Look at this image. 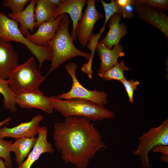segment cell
Wrapping results in <instances>:
<instances>
[{"label": "cell", "instance_id": "1", "mask_svg": "<svg viewBox=\"0 0 168 168\" xmlns=\"http://www.w3.org/2000/svg\"><path fill=\"white\" fill-rule=\"evenodd\" d=\"M54 125V144L65 163L77 168H86L90 160L106 146L89 119L71 116Z\"/></svg>", "mask_w": 168, "mask_h": 168}, {"label": "cell", "instance_id": "2", "mask_svg": "<svg viewBox=\"0 0 168 168\" xmlns=\"http://www.w3.org/2000/svg\"><path fill=\"white\" fill-rule=\"evenodd\" d=\"M70 22L68 15L64 14L55 35L49 45L52 52V58L50 68L46 77L63 63L75 57L82 56L88 61L91 57V53L80 50L74 45L69 31Z\"/></svg>", "mask_w": 168, "mask_h": 168}, {"label": "cell", "instance_id": "3", "mask_svg": "<svg viewBox=\"0 0 168 168\" xmlns=\"http://www.w3.org/2000/svg\"><path fill=\"white\" fill-rule=\"evenodd\" d=\"M54 109L65 118L77 116L84 117L90 120L100 121L114 118L115 114L112 110L84 99L72 98L58 99L49 97Z\"/></svg>", "mask_w": 168, "mask_h": 168}, {"label": "cell", "instance_id": "4", "mask_svg": "<svg viewBox=\"0 0 168 168\" xmlns=\"http://www.w3.org/2000/svg\"><path fill=\"white\" fill-rule=\"evenodd\" d=\"M18 22L0 11V40L9 42L14 41L25 45L37 59L39 69L46 60L51 62L52 53L50 47L36 45L30 41L20 31Z\"/></svg>", "mask_w": 168, "mask_h": 168}, {"label": "cell", "instance_id": "5", "mask_svg": "<svg viewBox=\"0 0 168 168\" xmlns=\"http://www.w3.org/2000/svg\"><path fill=\"white\" fill-rule=\"evenodd\" d=\"M46 77L40 74L34 58L31 57L22 64L17 65L7 80L10 88L16 94L39 89Z\"/></svg>", "mask_w": 168, "mask_h": 168}, {"label": "cell", "instance_id": "6", "mask_svg": "<svg viewBox=\"0 0 168 168\" xmlns=\"http://www.w3.org/2000/svg\"><path fill=\"white\" fill-rule=\"evenodd\" d=\"M137 150L132 154L140 157L142 165L145 168H151L148 153L153 148L160 145H168V119L163 121L159 126L152 128L139 137Z\"/></svg>", "mask_w": 168, "mask_h": 168}, {"label": "cell", "instance_id": "7", "mask_svg": "<svg viewBox=\"0 0 168 168\" xmlns=\"http://www.w3.org/2000/svg\"><path fill=\"white\" fill-rule=\"evenodd\" d=\"M77 67L76 63L72 62H69L65 66V69L72 80V85L70 90L66 93L51 96L58 99L78 98L87 100L98 105H104L106 104L108 95L106 91H99L96 89L93 90H88L79 82L75 74V70Z\"/></svg>", "mask_w": 168, "mask_h": 168}, {"label": "cell", "instance_id": "8", "mask_svg": "<svg viewBox=\"0 0 168 168\" xmlns=\"http://www.w3.org/2000/svg\"><path fill=\"white\" fill-rule=\"evenodd\" d=\"M96 0H87V6L82 13L76 28L77 39L84 47L93 34L94 25L103 16L96 9Z\"/></svg>", "mask_w": 168, "mask_h": 168}, {"label": "cell", "instance_id": "9", "mask_svg": "<svg viewBox=\"0 0 168 168\" xmlns=\"http://www.w3.org/2000/svg\"><path fill=\"white\" fill-rule=\"evenodd\" d=\"M15 102L21 108H35L49 114L52 113L54 109L49 97L39 89L16 94Z\"/></svg>", "mask_w": 168, "mask_h": 168}, {"label": "cell", "instance_id": "10", "mask_svg": "<svg viewBox=\"0 0 168 168\" xmlns=\"http://www.w3.org/2000/svg\"><path fill=\"white\" fill-rule=\"evenodd\" d=\"M43 116L38 114L32 117L30 121L22 122L16 126L10 128L4 126L0 128V139L12 138L15 139L35 137L40 128V123Z\"/></svg>", "mask_w": 168, "mask_h": 168}, {"label": "cell", "instance_id": "11", "mask_svg": "<svg viewBox=\"0 0 168 168\" xmlns=\"http://www.w3.org/2000/svg\"><path fill=\"white\" fill-rule=\"evenodd\" d=\"M137 16L162 32L168 38V17L162 12L148 6H135Z\"/></svg>", "mask_w": 168, "mask_h": 168}, {"label": "cell", "instance_id": "12", "mask_svg": "<svg viewBox=\"0 0 168 168\" xmlns=\"http://www.w3.org/2000/svg\"><path fill=\"white\" fill-rule=\"evenodd\" d=\"M62 14L55 19L44 21L38 26L35 33L26 37L34 44L41 46H49L54 38L58 27L63 16Z\"/></svg>", "mask_w": 168, "mask_h": 168}, {"label": "cell", "instance_id": "13", "mask_svg": "<svg viewBox=\"0 0 168 168\" xmlns=\"http://www.w3.org/2000/svg\"><path fill=\"white\" fill-rule=\"evenodd\" d=\"M123 50L122 46L119 44L114 46L113 49H110L105 44L98 42L95 48L100 63L97 74H103L118 63V58L125 55Z\"/></svg>", "mask_w": 168, "mask_h": 168}, {"label": "cell", "instance_id": "14", "mask_svg": "<svg viewBox=\"0 0 168 168\" xmlns=\"http://www.w3.org/2000/svg\"><path fill=\"white\" fill-rule=\"evenodd\" d=\"M47 130L46 126L40 127L38 133L36 142L26 160L16 168H31L32 165L45 153H52L54 149L47 140Z\"/></svg>", "mask_w": 168, "mask_h": 168}, {"label": "cell", "instance_id": "15", "mask_svg": "<svg viewBox=\"0 0 168 168\" xmlns=\"http://www.w3.org/2000/svg\"><path fill=\"white\" fill-rule=\"evenodd\" d=\"M87 2V0H63L54 11V19L62 14L66 13L69 14L72 22L71 35L73 41L77 39L75 32L76 26L82 14L83 8Z\"/></svg>", "mask_w": 168, "mask_h": 168}, {"label": "cell", "instance_id": "16", "mask_svg": "<svg viewBox=\"0 0 168 168\" xmlns=\"http://www.w3.org/2000/svg\"><path fill=\"white\" fill-rule=\"evenodd\" d=\"M18 54L10 43L0 40V77L7 79L17 65Z\"/></svg>", "mask_w": 168, "mask_h": 168}, {"label": "cell", "instance_id": "17", "mask_svg": "<svg viewBox=\"0 0 168 168\" xmlns=\"http://www.w3.org/2000/svg\"><path fill=\"white\" fill-rule=\"evenodd\" d=\"M36 0H31L27 7L22 11L16 13H8V16L20 24L19 30L24 36L30 34L28 30L33 34L36 27L35 8Z\"/></svg>", "mask_w": 168, "mask_h": 168}, {"label": "cell", "instance_id": "18", "mask_svg": "<svg viewBox=\"0 0 168 168\" xmlns=\"http://www.w3.org/2000/svg\"><path fill=\"white\" fill-rule=\"evenodd\" d=\"M121 16L118 14L112 16L108 25L109 30L105 37L100 42L109 49L119 44L121 39L127 33V27L125 23L121 22Z\"/></svg>", "mask_w": 168, "mask_h": 168}, {"label": "cell", "instance_id": "19", "mask_svg": "<svg viewBox=\"0 0 168 168\" xmlns=\"http://www.w3.org/2000/svg\"><path fill=\"white\" fill-rule=\"evenodd\" d=\"M37 138H23L15 140L11 146V152L15 154V160L18 166L25 161L35 144Z\"/></svg>", "mask_w": 168, "mask_h": 168}, {"label": "cell", "instance_id": "20", "mask_svg": "<svg viewBox=\"0 0 168 168\" xmlns=\"http://www.w3.org/2000/svg\"><path fill=\"white\" fill-rule=\"evenodd\" d=\"M56 8L50 0H36L35 8L36 27L44 21L55 19L54 15Z\"/></svg>", "mask_w": 168, "mask_h": 168}, {"label": "cell", "instance_id": "21", "mask_svg": "<svg viewBox=\"0 0 168 168\" xmlns=\"http://www.w3.org/2000/svg\"><path fill=\"white\" fill-rule=\"evenodd\" d=\"M100 1L103 5L105 13V20L104 25L101 29L105 30V25L108 20L114 15L118 14L121 17L129 19L133 17L134 15L133 12L127 8H123L120 6L116 0H111L110 3H107L102 0Z\"/></svg>", "mask_w": 168, "mask_h": 168}, {"label": "cell", "instance_id": "22", "mask_svg": "<svg viewBox=\"0 0 168 168\" xmlns=\"http://www.w3.org/2000/svg\"><path fill=\"white\" fill-rule=\"evenodd\" d=\"M0 93L3 97V107L11 113L16 111L15 102L16 94L9 86L7 80L0 77Z\"/></svg>", "mask_w": 168, "mask_h": 168}, {"label": "cell", "instance_id": "23", "mask_svg": "<svg viewBox=\"0 0 168 168\" xmlns=\"http://www.w3.org/2000/svg\"><path fill=\"white\" fill-rule=\"evenodd\" d=\"M130 70V68L125 65V61L122 60L103 74L98 76L104 80H114L121 82L126 79L124 72Z\"/></svg>", "mask_w": 168, "mask_h": 168}, {"label": "cell", "instance_id": "24", "mask_svg": "<svg viewBox=\"0 0 168 168\" xmlns=\"http://www.w3.org/2000/svg\"><path fill=\"white\" fill-rule=\"evenodd\" d=\"M131 4L134 6L144 5L162 12L168 8L167 0H131Z\"/></svg>", "mask_w": 168, "mask_h": 168}, {"label": "cell", "instance_id": "25", "mask_svg": "<svg viewBox=\"0 0 168 168\" xmlns=\"http://www.w3.org/2000/svg\"><path fill=\"white\" fill-rule=\"evenodd\" d=\"M11 141L0 139V157L4 160L8 168H12V163L10 156Z\"/></svg>", "mask_w": 168, "mask_h": 168}, {"label": "cell", "instance_id": "26", "mask_svg": "<svg viewBox=\"0 0 168 168\" xmlns=\"http://www.w3.org/2000/svg\"><path fill=\"white\" fill-rule=\"evenodd\" d=\"M31 0H4L2 5L9 8L12 13L21 12L24 9L25 6Z\"/></svg>", "mask_w": 168, "mask_h": 168}, {"label": "cell", "instance_id": "27", "mask_svg": "<svg viewBox=\"0 0 168 168\" xmlns=\"http://www.w3.org/2000/svg\"><path fill=\"white\" fill-rule=\"evenodd\" d=\"M120 82L125 88L128 98L129 102L132 104L134 101L133 98L134 92L137 89L138 86L139 85V82L133 79L128 80L126 79Z\"/></svg>", "mask_w": 168, "mask_h": 168}, {"label": "cell", "instance_id": "28", "mask_svg": "<svg viewBox=\"0 0 168 168\" xmlns=\"http://www.w3.org/2000/svg\"><path fill=\"white\" fill-rule=\"evenodd\" d=\"M154 152H160L162 155L160 160L166 163H168V145H160L154 147L152 149Z\"/></svg>", "mask_w": 168, "mask_h": 168}, {"label": "cell", "instance_id": "29", "mask_svg": "<svg viewBox=\"0 0 168 168\" xmlns=\"http://www.w3.org/2000/svg\"><path fill=\"white\" fill-rule=\"evenodd\" d=\"M118 4L123 8H125L127 7L132 5L131 0H117Z\"/></svg>", "mask_w": 168, "mask_h": 168}, {"label": "cell", "instance_id": "30", "mask_svg": "<svg viewBox=\"0 0 168 168\" xmlns=\"http://www.w3.org/2000/svg\"><path fill=\"white\" fill-rule=\"evenodd\" d=\"M12 119V118L10 117H9L3 120L0 121V128L4 124H7L8 123L10 122Z\"/></svg>", "mask_w": 168, "mask_h": 168}, {"label": "cell", "instance_id": "31", "mask_svg": "<svg viewBox=\"0 0 168 168\" xmlns=\"http://www.w3.org/2000/svg\"><path fill=\"white\" fill-rule=\"evenodd\" d=\"M0 168H8L6 166L4 161L0 157Z\"/></svg>", "mask_w": 168, "mask_h": 168}]
</instances>
